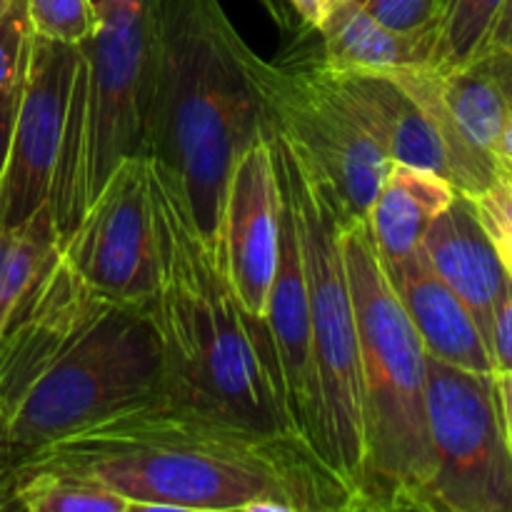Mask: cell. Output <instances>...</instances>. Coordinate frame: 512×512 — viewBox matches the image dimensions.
Here are the masks:
<instances>
[{
	"mask_svg": "<svg viewBox=\"0 0 512 512\" xmlns=\"http://www.w3.org/2000/svg\"><path fill=\"white\" fill-rule=\"evenodd\" d=\"M23 460L85 470L118 490L130 512L350 510L345 483L303 438L165 398L110 415Z\"/></svg>",
	"mask_w": 512,
	"mask_h": 512,
	"instance_id": "1",
	"label": "cell"
},
{
	"mask_svg": "<svg viewBox=\"0 0 512 512\" xmlns=\"http://www.w3.org/2000/svg\"><path fill=\"white\" fill-rule=\"evenodd\" d=\"M158 398L165 368L150 303L98 293L55 253L0 333V470Z\"/></svg>",
	"mask_w": 512,
	"mask_h": 512,
	"instance_id": "2",
	"label": "cell"
},
{
	"mask_svg": "<svg viewBox=\"0 0 512 512\" xmlns=\"http://www.w3.org/2000/svg\"><path fill=\"white\" fill-rule=\"evenodd\" d=\"M148 163L158 233L150 313L163 345L165 400L263 433L298 435L268 320L243 308L223 253L203 238L175 175Z\"/></svg>",
	"mask_w": 512,
	"mask_h": 512,
	"instance_id": "3",
	"label": "cell"
},
{
	"mask_svg": "<svg viewBox=\"0 0 512 512\" xmlns=\"http://www.w3.org/2000/svg\"><path fill=\"white\" fill-rule=\"evenodd\" d=\"M240 40L220 0H155L145 155L175 175L210 245L235 158L265 125Z\"/></svg>",
	"mask_w": 512,
	"mask_h": 512,
	"instance_id": "4",
	"label": "cell"
},
{
	"mask_svg": "<svg viewBox=\"0 0 512 512\" xmlns=\"http://www.w3.org/2000/svg\"><path fill=\"white\" fill-rule=\"evenodd\" d=\"M360 348L363 473L353 512H425L433 478L428 355L373 248L365 220L340 225Z\"/></svg>",
	"mask_w": 512,
	"mask_h": 512,
	"instance_id": "5",
	"label": "cell"
},
{
	"mask_svg": "<svg viewBox=\"0 0 512 512\" xmlns=\"http://www.w3.org/2000/svg\"><path fill=\"white\" fill-rule=\"evenodd\" d=\"M100 23L78 45L58 163L50 185L58 248L113 170L145 155L153 78L155 0L138 8L95 0Z\"/></svg>",
	"mask_w": 512,
	"mask_h": 512,
	"instance_id": "6",
	"label": "cell"
},
{
	"mask_svg": "<svg viewBox=\"0 0 512 512\" xmlns=\"http://www.w3.org/2000/svg\"><path fill=\"white\" fill-rule=\"evenodd\" d=\"M273 145L280 190L293 218L308 290L310 330L323 393L328 460L350 493L363 473V413H360V348L353 293L345 268L340 220L333 200L315 183L283 138L265 123Z\"/></svg>",
	"mask_w": 512,
	"mask_h": 512,
	"instance_id": "7",
	"label": "cell"
},
{
	"mask_svg": "<svg viewBox=\"0 0 512 512\" xmlns=\"http://www.w3.org/2000/svg\"><path fill=\"white\" fill-rule=\"evenodd\" d=\"M238 53L265 123L333 200L343 223L363 220L390 160L360 123L323 55L270 60L245 40Z\"/></svg>",
	"mask_w": 512,
	"mask_h": 512,
	"instance_id": "8",
	"label": "cell"
},
{
	"mask_svg": "<svg viewBox=\"0 0 512 512\" xmlns=\"http://www.w3.org/2000/svg\"><path fill=\"white\" fill-rule=\"evenodd\" d=\"M425 512H512V438L493 373L428 358Z\"/></svg>",
	"mask_w": 512,
	"mask_h": 512,
	"instance_id": "9",
	"label": "cell"
},
{
	"mask_svg": "<svg viewBox=\"0 0 512 512\" xmlns=\"http://www.w3.org/2000/svg\"><path fill=\"white\" fill-rule=\"evenodd\" d=\"M58 253L98 293L123 303H153L158 233L148 155H130L113 170Z\"/></svg>",
	"mask_w": 512,
	"mask_h": 512,
	"instance_id": "10",
	"label": "cell"
},
{
	"mask_svg": "<svg viewBox=\"0 0 512 512\" xmlns=\"http://www.w3.org/2000/svg\"><path fill=\"white\" fill-rule=\"evenodd\" d=\"M78 45L30 35L8 163L0 178V228H20L50 200Z\"/></svg>",
	"mask_w": 512,
	"mask_h": 512,
	"instance_id": "11",
	"label": "cell"
},
{
	"mask_svg": "<svg viewBox=\"0 0 512 512\" xmlns=\"http://www.w3.org/2000/svg\"><path fill=\"white\" fill-rule=\"evenodd\" d=\"M283 238V190L268 130L235 158L225 185L218 248L235 295L255 318L268 313Z\"/></svg>",
	"mask_w": 512,
	"mask_h": 512,
	"instance_id": "12",
	"label": "cell"
},
{
	"mask_svg": "<svg viewBox=\"0 0 512 512\" xmlns=\"http://www.w3.org/2000/svg\"><path fill=\"white\" fill-rule=\"evenodd\" d=\"M265 320H268L270 335H273L290 425L330 465L328 428H325L323 393H320L313 330H310L303 258H300L298 235H295V225L293 218H290L288 205H285V198L280 260L278 270H275L273 288H270Z\"/></svg>",
	"mask_w": 512,
	"mask_h": 512,
	"instance_id": "13",
	"label": "cell"
},
{
	"mask_svg": "<svg viewBox=\"0 0 512 512\" xmlns=\"http://www.w3.org/2000/svg\"><path fill=\"white\" fill-rule=\"evenodd\" d=\"M345 98L390 163L413 165L448 180L458 190L455 158L438 123L383 73L338 70L330 65Z\"/></svg>",
	"mask_w": 512,
	"mask_h": 512,
	"instance_id": "14",
	"label": "cell"
},
{
	"mask_svg": "<svg viewBox=\"0 0 512 512\" xmlns=\"http://www.w3.org/2000/svg\"><path fill=\"white\" fill-rule=\"evenodd\" d=\"M383 263V260H380ZM428 358L473 373H493V358L468 305L440 280L425 255L383 263Z\"/></svg>",
	"mask_w": 512,
	"mask_h": 512,
	"instance_id": "15",
	"label": "cell"
},
{
	"mask_svg": "<svg viewBox=\"0 0 512 512\" xmlns=\"http://www.w3.org/2000/svg\"><path fill=\"white\" fill-rule=\"evenodd\" d=\"M420 253L440 280L468 305L485 343H490L495 305L503 295L508 275L468 195H455L453 203L433 220Z\"/></svg>",
	"mask_w": 512,
	"mask_h": 512,
	"instance_id": "16",
	"label": "cell"
},
{
	"mask_svg": "<svg viewBox=\"0 0 512 512\" xmlns=\"http://www.w3.org/2000/svg\"><path fill=\"white\" fill-rule=\"evenodd\" d=\"M455 195L458 190L430 170L390 163L363 218L378 258L395 263L418 253L433 220Z\"/></svg>",
	"mask_w": 512,
	"mask_h": 512,
	"instance_id": "17",
	"label": "cell"
},
{
	"mask_svg": "<svg viewBox=\"0 0 512 512\" xmlns=\"http://www.w3.org/2000/svg\"><path fill=\"white\" fill-rule=\"evenodd\" d=\"M433 73L460 133L493 158L495 140L512 123V50L488 43L465 63L433 68Z\"/></svg>",
	"mask_w": 512,
	"mask_h": 512,
	"instance_id": "18",
	"label": "cell"
},
{
	"mask_svg": "<svg viewBox=\"0 0 512 512\" xmlns=\"http://www.w3.org/2000/svg\"><path fill=\"white\" fill-rule=\"evenodd\" d=\"M318 33L323 35V60L338 70L393 73L433 60V35L390 28L360 0H338Z\"/></svg>",
	"mask_w": 512,
	"mask_h": 512,
	"instance_id": "19",
	"label": "cell"
},
{
	"mask_svg": "<svg viewBox=\"0 0 512 512\" xmlns=\"http://www.w3.org/2000/svg\"><path fill=\"white\" fill-rule=\"evenodd\" d=\"M55 253L58 235L48 203L20 228H0V333Z\"/></svg>",
	"mask_w": 512,
	"mask_h": 512,
	"instance_id": "20",
	"label": "cell"
},
{
	"mask_svg": "<svg viewBox=\"0 0 512 512\" xmlns=\"http://www.w3.org/2000/svg\"><path fill=\"white\" fill-rule=\"evenodd\" d=\"M505 0H448L435 33L433 68L465 63L488 45Z\"/></svg>",
	"mask_w": 512,
	"mask_h": 512,
	"instance_id": "21",
	"label": "cell"
},
{
	"mask_svg": "<svg viewBox=\"0 0 512 512\" xmlns=\"http://www.w3.org/2000/svg\"><path fill=\"white\" fill-rule=\"evenodd\" d=\"M25 8L33 33L55 43H85L100 23L95 0H25Z\"/></svg>",
	"mask_w": 512,
	"mask_h": 512,
	"instance_id": "22",
	"label": "cell"
},
{
	"mask_svg": "<svg viewBox=\"0 0 512 512\" xmlns=\"http://www.w3.org/2000/svg\"><path fill=\"white\" fill-rule=\"evenodd\" d=\"M473 208L488 233L500 265L512 283V180L500 175L485 193L475 195Z\"/></svg>",
	"mask_w": 512,
	"mask_h": 512,
	"instance_id": "23",
	"label": "cell"
},
{
	"mask_svg": "<svg viewBox=\"0 0 512 512\" xmlns=\"http://www.w3.org/2000/svg\"><path fill=\"white\" fill-rule=\"evenodd\" d=\"M30 35L33 28H30L25 0H10L0 15V90L23 78Z\"/></svg>",
	"mask_w": 512,
	"mask_h": 512,
	"instance_id": "24",
	"label": "cell"
},
{
	"mask_svg": "<svg viewBox=\"0 0 512 512\" xmlns=\"http://www.w3.org/2000/svg\"><path fill=\"white\" fill-rule=\"evenodd\" d=\"M375 18L405 33H438L448 0H360Z\"/></svg>",
	"mask_w": 512,
	"mask_h": 512,
	"instance_id": "25",
	"label": "cell"
},
{
	"mask_svg": "<svg viewBox=\"0 0 512 512\" xmlns=\"http://www.w3.org/2000/svg\"><path fill=\"white\" fill-rule=\"evenodd\" d=\"M490 358H493V373H508L512 370V283H505L503 295L493 313L490 325Z\"/></svg>",
	"mask_w": 512,
	"mask_h": 512,
	"instance_id": "26",
	"label": "cell"
},
{
	"mask_svg": "<svg viewBox=\"0 0 512 512\" xmlns=\"http://www.w3.org/2000/svg\"><path fill=\"white\" fill-rule=\"evenodd\" d=\"M20 88H23V78L15 85H10V88L0 90V178H3L5 163H8L10 135H13L15 113H18Z\"/></svg>",
	"mask_w": 512,
	"mask_h": 512,
	"instance_id": "27",
	"label": "cell"
},
{
	"mask_svg": "<svg viewBox=\"0 0 512 512\" xmlns=\"http://www.w3.org/2000/svg\"><path fill=\"white\" fill-rule=\"evenodd\" d=\"M290 3H293V8L298 10L300 18H303L310 28L318 30L338 0H290Z\"/></svg>",
	"mask_w": 512,
	"mask_h": 512,
	"instance_id": "28",
	"label": "cell"
},
{
	"mask_svg": "<svg viewBox=\"0 0 512 512\" xmlns=\"http://www.w3.org/2000/svg\"><path fill=\"white\" fill-rule=\"evenodd\" d=\"M493 160L495 165H498L500 175L512 180V123L505 125V130L498 135V140H495Z\"/></svg>",
	"mask_w": 512,
	"mask_h": 512,
	"instance_id": "29",
	"label": "cell"
},
{
	"mask_svg": "<svg viewBox=\"0 0 512 512\" xmlns=\"http://www.w3.org/2000/svg\"><path fill=\"white\" fill-rule=\"evenodd\" d=\"M488 43L512 50V0L503 3V10H500L498 20H495V28L490 33Z\"/></svg>",
	"mask_w": 512,
	"mask_h": 512,
	"instance_id": "30",
	"label": "cell"
},
{
	"mask_svg": "<svg viewBox=\"0 0 512 512\" xmlns=\"http://www.w3.org/2000/svg\"><path fill=\"white\" fill-rule=\"evenodd\" d=\"M495 375V388H498L500 408H503L505 425H508V433L512 438V370L508 373H493Z\"/></svg>",
	"mask_w": 512,
	"mask_h": 512,
	"instance_id": "31",
	"label": "cell"
},
{
	"mask_svg": "<svg viewBox=\"0 0 512 512\" xmlns=\"http://www.w3.org/2000/svg\"><path fill=\"white\" fill-rule=\"evenodd\" d=\"M113 3L128 5V8H138V5H145V3H148V0H113Z\"/></svg>",
	"mask_w": 512,
	"mask_h": 512,
	"instance_id": "32",
	"label": "cell"
},
{
	"mask_svg": "<svg viewBox=\"0 0 512 512\" xmlns=\"http://www.w3.org/2000/svg\"><path fill=\"white\" fill-rule=\"evenodd\" d=\"M8 3H10V0H0V15H3V10L8 8Z\"/></svg>",
	"mask_w": 512,
	"mask_h": 512,
	"instance_id": "33",
	"label": "cell"
},
{
	"mask_svg": "<svg viewBox=\"0 0 512 512\" xmlns=\"http://www.w3.org/2000/svg\"><path fill=\"white\" fill-rule=\"evenodd\" d=\"M0 450H3V423H0Z\"/></svg>",
	"mask_w": 512,
	"mask_h": 512,
	"instance_id": "34",
	"label": "cell"
}]
</instances>
